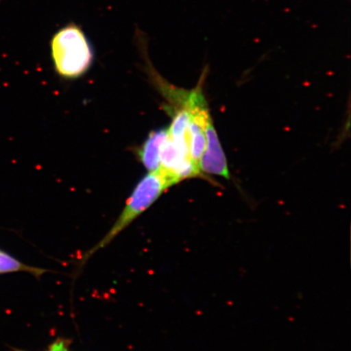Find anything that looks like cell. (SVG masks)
<instances>
[{"label":"cell","mask_w":351,"mask_h":351,"mask_svg":"<svg viewBox=\"0 0 351 351\" xmlns=\"http://www.w3.org/2000/svg\"><path fill=\"white\" fill-rule=\"evenodd\" d=\"M173 186L165 174L160 169L149 172L134 188L133 193L126 202L119 217L117 218L111 229L95 247L89 250L82 258V263L86 262L91 256L112 243L123 230L133 223L143 214L162 194Z\"/></svg>","instance_id":"obj_2"},{"label":"cell","mask_w":351,"mask_h":351,"mask_svg":"<svg viewBox=\"0 0 351 351\" xmlns=\"http://www.w3.org/2000/svg\"><path fill=\"white\" fill-rule=\"evenodd\" d=\"M206 149L200 161L201 172L230 178L227 160L210 116L204 123Z\"/></svg>","instance_id":"obj_3"},{"label":"cell","mask_w":351,"mask_h":351,"mask_svg":"<svg viewBox=\"0 0 351 351\" xmlns=\"http://www.w3.org/2000/svg\"><path fill=\"white\" fill-rule=\"evenodd\" d=\"M15 271H27L38 278L47 273V270L25 265L10 254L0 251V274L15 273Z\"/></svg>","instance_id":"obj_5"},{"label":"cell","mask_w":351,"mask_h":351,"mask_svg":"<svg viewBox=\"0 0 351 351\" xmlns=\"http://www.w3.org/2000/svg\"><path fill=\"white\" fill-rule=\"evenodd\" d=\"M51 55L57 73L67 79L85 74L94 60V51L80 26L70 23L51 38Z\"/></svg>","instance_id":"obj_1"},{"label":"cell","mask_w":351,"mask_h":351,"mask_svg":"<svg viewBox=\"0 0 351 351\" xmlns=\"http://www.w3.org/2000/svg\"><path fill=\"white\" fill-rule=\"evenodd\" d=\"M2 1H3V0H0V3H1Z\"/></svg>","instance_id":"obj_7"},{"label":"cell","mask_w":351,"mask_h":351,"mask_svg":"<svg viewBox=\"0 0 351 351\" xmlns=\"http://www.w3.org/2000/svg\"><path fill=\"white\" fill-rule=\"evenodd\" d=\"M168 130H154L148 135L146 141L138 149V156L140 161L149 172L160 169V148Z\"/></svg>","instance_id":"obj_4"},{"label":"cell","mask_w":351,"mask_h":351,"mask_svg":"<svg viewBox=\"0 0 351 351\" xmlns=\"http://www.w3.org/2000/svg\"><path fill=\"white\" fill-rule=\"evenodd\" d=\"M70 341L65 339H57L50 346L48 351H69ZM22 351V350H17Z\"/></svg>","instance_id":"obj_6"}]
</instances>
